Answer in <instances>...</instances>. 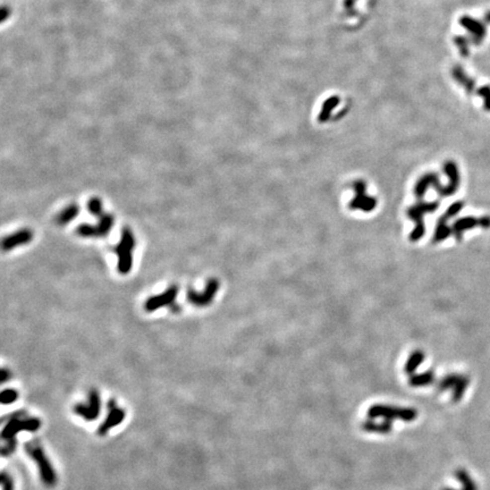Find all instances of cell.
Listing matches in <instances>:
<instances>
[{
	"mask_svg": "<svg viewBox=\"0 0 490 490\" xmlns=\"http://www.w3.org/2000/svg\"><path fill=\"white\" fill-rule=\"evenodd\" d=\"M24 449L27 455L35 462L39 470V476L42 484L48 488H52L57 485V475L52 468L49 459H48L45 451H43L39 441L32 440L27 441L24 445Z\"/></svg>",
	"mask_w": 490,
	"mask_h": 490,
	"instance_id": "cell-1",
	"label": "cell"
},
{
	"mask_svg": "<svg viewBox=\"0 0 490 490\" xmlns=\"http://www.w3.org/2000/svg\"><path fill=\"white\" fill-rule=\"evenodd\" d=\"M135 238L130 228H124L119 243L116 246L118 263L117 269L122 275H127L133 267V251L135 248Z\"/></svg>",
	"mask_w": 490,
	"mask_h": 490,
	"instance_id": "cell-2",
	"label": "cell"
},
{
	"mask_svg": "<svg viewBox=\"0 0 490 490\" xmlns=\"http://www.w3.org/2000/svg\"><path fill=\"white\" fill-rule=\"evenodd\" d=\"M417 414L419 413L413 408H397L384 404L372 405L368 409V416L370 419L383 417V419L389 421L402 420L405 421V422H411V421H414L416 419Z\"/></svg>",
	"mask_w": 490,
	"mask_h": 490,
	"instance_id": "cell-3",
	"label": "cell"
},
{
	"mask_svg": "<svg viewBox=\"0 0 490 490\" xmlns=\"http://www.w3.org/2000/svg\"><path fill=\"white\" fill-rule=\"evenodd\" d=\"M41 427V420L38 417H26V419H18V416H9L1 431L2 439L8 440L15 438V436L21 431L35 432Z\"/></svg>",
	"mask_w": 490,
	"mask_h": 490,
	"instance_id": "cell-4",
	"label": "cell"
},
{
	"mask_svg": "<svg viewBox=\"0 0 490 490\" xmlns=\"http://www.w3.org/2000/svg\"><path fill=\"white\" fill-rule=\"evenodd\" d=\"M114 217L110 214H103L100 217L97 225L82 224L76 228V233L82 238H104L109 234L114 226Z\"/></svg>",
	"mask_w": 490,
	"mask_h": 490,
	"instance_id": "cell-5",
	"label": "cell"
},
{
	"mask_svg": "<svg viewBox=\"0 0 490 490\" xmlns=\"http://www.w3.org/2000/svg\"><path fill=\"white\" fill-rule=\"evenodd\" d=\"M353 188L355 191V196L349 202V208L352 210H361L364 212H370L377 206V200L375 196L367 195V184L364 180H356L353 184Z\"/></svg>",
	"mask_w": 490,
	"mask_h": 490,
	"instance_id": "cell-6",
	"label": "cell"
},
{
	"mask_svg": "<svg viewBox=\"0 0 490 490\" xmlns=\"http://www.w3.org/2000/svg\"><path fill=\"white\" fill-rule=\"evenodd\" d=\"M219 280H217L216 278L209 279L203 292H196L190 288L186 294L187 301L195 307H207L214 301L217 292L219 290Z\"/></svg>",
	"mask_w": 490,
	"mask_h": 490,
	"instance_id": "cell-7",
	"label": "cell"
},
{
	"mask_svg": "<svg viewBox=\"0 0 490 490\" xmlns=\"http://www.w3.org/2000/svg\"><path fill=\"white\" fill-rule=\"evenodd\" d=\"M178 294V287L176 285H172V286L168 287L166 291L159 295H155L149 297L144 303V309L148 312H154L159 310L160 308L167 307V305H170L175 302L176 296Z\"/></svg>",
	"mask_w": 490,
	"mask_h": 490,
	"instance_id": "cell-8",
	"label": "cell"
},
{
	"mask_svg": "<svg viewBox=\"0 0 490 490\" xmlns=\"http://www.w3.org/2000/svg\"><path fill=\"white\" fill-rule=\"evenodd\" d=\"M444 171L445 174L447 175V177L449 179V183L447 185L441 186L439 191H437V193L439 194V196H449L453 195L457 191V188L460 186V171L459 168H457L456 163L454 162H446L444 163Z\"/></svg>",
	"mask_w": 490,
	"mask_h": 490,
	"instance_id": "cell-9",
	"label": "cell"
},
{
	"mask_svg": "<svg viewBox=\"0 0 490 490\" xmlns=\"http://www.w3.org/2000/svg\"><path fill=\"white\" fill-rule=\"evenodd\" d=\"M460 24L471 35V41L473 43L479 45L484 41L486 33H487V29H486V25L483 22L470 17V16H462L460 18Z\"/></svg>",
	"mask_w": 490,
	"mask_h": 490,
	"instance_id": "cell-10",
	"label": "cell"
},
{
	"mask_svg": "<svg viewBox=\"0 0 490 490\" xmlns=\"http://www.w3.org/2000/svg\"><path fill=\"white\" fill-rule=\"evenodd\" d=\"M32 239H33V233L29 228H24V230H19L17 232L13 233V234L6 236L2 240V250L3 251H10L13 248L17 246H22L24 244L30 243Z\"/></svg>",
	"mask_w": 490,
	"mask_h": 490,
	"instance_id": "cell-11",
	"label": "cell"
},
{
	"mask_svg": "<svg viewBox=\"0 0 490 490\" xmlns=\"http://www.w3.org/2000/svg\"><path fill=\"white\" fill-rule=\"evenodd\" d=\"M125 416H126V412L119 407L108 411L107 417L103 420V422L99 425L98 435L101 437L106 436L112 428H115L116 425L122 423L124 419H125Z\"/></svg>",
	"mask_w": 490,
	"mask_h": 490,
	"instance_id": "cell-12",
	"label": "cell"
},
{
	"mask_svg": "<svg viewBox=\"0 0 490 490\" xmlns=\"http://www.w3.org/2000/svg\"><path fill=\"white\" fill-rule=\"evenodd\" d=\"M441 184L439 180V176L435 172H427L423 176L417 179V182L414 186V194L416 198H423L424 194L427 193L429 187L436 188V191H439L441 188Z\"/></svg>",
	"mask_w": 490,
	"mask_h": 490,
	"instance_id": "cell-13",
	"label": "cell"
},
{
	"mask_svg": "<svg viewBox=\"0 0 490 490\" xmlns=\"http://www.w3.org/2000/svg\"><path fill=\"white\" fill-rule=\"evenodd\" d=\"M407 214L408 216V218L415 223L414 230H413L411 232V234H409V241H411V242H417V241H420L423 238L425 233V227L423 223L424 214L415 206V204L408 209Z\"/></svg>",
	"mask_w": 490,
	"mask_h": 490,
	"instance_id": "cell-14",
	"label": "cell"
},
{
	"mask_svg": "<svg viewBox=\"0 0 490 490\" xmlns=\"http://www.w3.org/2000/svg\"><path fill=\"white\" fill-rule=\"evenodd\" d=\"M478 225H479V219L475 218V217H464V218H460L454 223L452 227V234L457 241H461L463 239V234L465 231L475 228L478 226Z\"/></svg>",
	"mask_w": 490,
	"mask_h": 490,
	"instance_id": "cell-15",
	"label": "cell"
},
{
	"mask_svg": "<svg viewBox=\"0 0 490 490\" xmlns=\"http://www.w3.org/2000/svg\"><path fill=\"white\" fill-rule=\"evenodd\" d=\"M465 385H467V379L465 378H462L460 376H448L440 381L439 389L440 391H445V389H447L449 387L455 388V395H454V399H455V401H457L462 395V393H463Z\"/></svg>",
	"mask_w": 490,
	"mask_h": 490,
	"instance_id": "cell-16",
	"label": "cell"
},
{
	"mask_svg": "<svg viewBox=\"0 0 490 490\" xmlns=\"http://www.w3.org/2000/svg\"><path fill=\"white\" fill-rule=\"evenodd\" d=\"M452 74H453V78L455 79L456 81L459 82L465 90H467L468 93H472V92L476 90L475 80L469 78L467 73H465L464 70L461 66L454 67L453 71H452Z\"/></svg>",
	"mask_w": 490,
	"mask_h": 490,
	"instance_id": "cell-17",
	"label": "cell"
},
{
	"mask_svg": "<svg viewBox=\"0 0 490 490\" xmlns=\"http://www.w3.org/2000/svg\"><path fill=\"white\" fill-rule=\"evenodd\" d=\"M362 429L368 432L376 433H388L393 429V421L385 420L383 422H376L372 419L364 421L362 423Z\"/></svg>",
	"mask_w": 490,
	"mask_h": 490,
	"instance_id": "cell-18",
	"label": "cell"
},
{
	"mask_svg": "<svg viewBox=\"0 0 490 490\" xmlns=\"http://www.w3.org/2000/svg\"><path fill=\"white\" fill-rule=\"evenodd\" d=\"M448 218L445 215L441 216L438 219V223H437L436 230H435V235H433V243H440L445 241L446 239L449 238V235L452 234V228L448 227L447 225Z\"/></svg>",
	"mask_w": 490,
	"mask_h": 490,
	"instance_id": "cell-19",
	"label": "cell"
},
{
	"mask_svg": "<svg viewBox=\"0 0 490 490\" xmlns=\"http://www.w3.org/2000/svg\"><path fill=\"white\" fill-rule=\"evenodd\" d=\"M80 212V208L78 204H70L66 208H64L62 211L59 212L56 217V223L58 225H66L68 223H71L72 220H74L76 217H78Z\"/></svg>",
	"mask_w": 490,
	"mask_h": 490,
	"instance_id": "cell-20",
	"label": "cell"
},
{
	"mask_svg": "<svg viewBox=\"0 0 490 490\" xmlns=\"http://www.w3.org/2000/svg\"><path fill=\"white\" fill-rule=\"evenodd\" d=\"M424 357H425L424 353L421 351V349H416V351L412 352L411 355L408 356L407 363H405V367H404L405 373H408V375H411V376L414 375L416 369L419 368L421 363L423 362Z\"/></svg>",
	"mask_w": 490,
	"mask_h": 490,
	"instance_id": "cell-21",
	"label": "cell"
},
{
	"mask_svg": "<svg viewBox=\"0 0 490 490\" xmlns=\"http://www.w3.org/2000/svg\"><path fill=\"white\" fill-rule=\"evenodd\" d=\"M433 380H435V373H433L432 370H429L422 373H414V375H412L408 384L412 387H423L431 385Z\"/></svg>",
	"mask_w": 490,
	"mask_h": 490,
	"instance_id": "cell-22",
	"label": "cell"
},
{
	"mask_svg": "<svg viewBox=\"0 0 490 490\" xmlns=\"http://www.w3.org/2000/svg\"><path fill=\"white\" fill-rule=\"evenodd\" d=\"M338 103H339L338 97H331V98H329L328 100H326V101H325V103H324V106H323V109H321L320 114H319V117H318L319 122L320 123L327 122L329 117H330L332 109H334V108Z\"/></svg>",
	"mask_w": 490,
	"mask_h": 490,
	"instance_id": "cell-23",
	"label": "cell"
},
{
	"mask_svg": "<svg viewBox=\"0 0 490 490\" xmlns=\"http://www.w3.org/2000/svg\"><path fill=\"white\" fill-rule=\"evenodd\" d=\"M87 404L93 411L94 415L99 417L100 412H101V397H100V394L95 388L90 389L89 395H87Z\"/></svg>",
	"mask_w": 490,
	"mask_h": 490,
	"instance_id": "cell-24",
	"label": "cell"
},
{
	"mask_svg": "<svg viewBox=\"0 0 490 490\" xmlns=\"http://www.w3.org/2000/svg\"><path fill=\"white\" fill-rule=\"evenodd\" d=\"M73 411L76 415L82 417V419H84L85 421H95L98 419V417L94 415V413L91 409V408L89 407V404H84V403L75 404Z\"/></svg>",
	"mask_w": 490,
	"mask_h": 490,
	"instance_id": "cell-25",
	"label": "cell"
},
{
	"mask_svg": "<svg viewBox=\"0 0 490 490\" xmlns=\"http://www.w3.org/2000/svg\"><path fill=\"white\" fill-rule=\"evenodd\" d=\"M19 396L18 392L14 388H6L1 392V396H0V400H1V404L8 405V404H13L17 401Z\"/></svg>",
	"mask_w": 490,
	"mask_h": 490,
	"instance_id": "cell-26",
	"label": "cell"
},
{
	"mask_svg": "<svg viewBox=\"0 0 490 490\" xmlns=\"http://www.w3.org/2000/svg\"><path fill=\"white\" fill-rule=\"evenodd\" d=\"M87 210L91 215L95 217H101L103 215L102 201L99 198H91L87 202Z\"/></svg>",
	"mask_w": 490,
	"mask_h": 490,
	"instance_id": "cell-27",
	"label": "cell"
},
{
	"mask_svg": "<svg viewBox=\"0 0 490 490\" xmlns=\"http://www.w3.org/2000/svg\"><path fill=\"white\" fill-rule=\"evenodd\" d=\"M454 42H455V45L457 46V48H459L462 57H468L470 52L468 38L463 37V35H457V37L454 39Z\"/></svg>",
	"mask_w": 490,
	"mask_h": 490,
	"instance_id": "cell-28",
	"label": "cell"
},
{
	"mask_svg": "<svg viewBox=\"0 0 490 490\" xmlns=\"http://www.w3.org/2000/svg\"><path fill=\"white\" fill-rule=\"evenodd\" d=\"M415 206L420 209L423 214H429V212L436 211L439 207V203L433 201V202H424V201H419Z\"/></svg>",
	"mask_w": 490,
	"mask_h": 490,
	"instance_id": "cell-29",
	"label": "cell"
},
{
	"mask_svg": "<svg viewBox=\"0 0 490 490\" xmlns=\"http://www.w3.org/2000/svg\"><path fill=\"white\" fill-rule=\"evenodd\" d=\"M16 447H17V440H16V438L6 440V444L1 448V455L3 457L11 455L16 451Z\"/></svg>",
	"mask_w": 490,
	"mask_h": 490,
	"instance_id": "cell-30",
	"label": "cell"
},
{
	"mask_svg": "<svg viewBox=\"0 0 490 490\" xmlns=\"http://www.w3.org/2000/svg\"><path fill=\"white\" fill-rule=\"evenodd\" d=\"M464 207V202H462V201H456V202H454L452 206H449V208L447 209V211H446V214L445 216L447 217V218H452V217L454 216H456L459 212L463 209Z\"/></svg>",
	"mask_w": 490,
	"mask_h": 490,
	"instance_id": "cell-31",
	"label": "cell"
},
{
	"mask_svg": "<svg viewBox=\"0 0 490 490\" xmlns=\"http://www.w3.org/2000/svg\"><path fill=\"white\" fill-rule=\"evenodd\" d=\"M478 94L484 98V106L486 109L490 111V86L485 85L478 90Z\"/></svg>",
	"mask_w": 490,
	"mask_h": 490,
	"instance_id": "cell-32",
	"label": "cell"
},
{
	"mask_svg": "<svg viewBox=\"0 0 490 490\" xmlns=\"http://www.w3.org/2000/svg\"><path fill=\"white\" fill-rule=\"evenodd\" d=\"M1 486L2 490H14V480L9 473L6 471L1 472Z\"/></svg>",
	"mask_w": 490,
	"mask_h": 490,
	"instance_id": "cell-33",
	"label": "cell"
},
{
	"mask_svg": "<svg viewBox=\"0 0 490 490\" xmlns=\"http://www.w3.org/2000/svg\"><path fill=\"white\" fill-rule=\"evenodd\" d=\"M10 378H11V372L8 370V369L3 368L1 370V376H0V380H1V383L2 384L7 383V381L9 380Z\"/></svg>",
	"mask_w": 490,
	"mask_h": 490,
	"instance_id": "cell-34",
	"label": "cell"
},
{
	"mask_svg": "<svg viewBox=\"0 0 490 490\" xmlns=\"http://www.w3.org/2000/svg\"><path fill=\"white\" fill-rule=\"evenodd\" d=\"M479 226L483 228H489L490 227V217H483V218L479 219Z\"/></svg>",
	"mask_w": 490,
	"mask_h": 490,
	"instance_id": "cell-35",
	"label": "cell"
},
{
	"mask_svg": "<svg viewBox=\"0 0 490 490\" xmlns=\"http://www.w3.org/2000/svg\"><path fill=\"white\" fill-rule=\"evenodd\" d=\"M115 408H117V403H116V401L114 399H111V400L108 401V403H107V409H108V411H110V409Z\"/></svg>",
	"mask_w": 490,
	"mask_h": 490,
	"instance_id": "cell-36",
	"label": "cell"
},
{
	"mask_svg": "<svg viewBox=\"0 0 490 490\" xmlns=\"http://www.w3.org/2000/svg\"><path fill=\"white\" fill-rule=\"evenodd\" d=\"M8 14H10V10L8 9L7 7H3L2 10H1V18H2V21H5V19L8 17Z\"/></svg>",
	"mask_w": 490,
	"mask_h": 490,
	"instance_id": "cell-37",
	"label": "cell"
},
{
	"mask_svg": "<svg viewBox=\"0 0 490 490\" xmlns=\"http://www.w3.org/2000/svg\"><path fill=\"white\" fill-rule=\"evenodd\" d=\"M485 19H486V22L490 23V11H488V13L486 14V16H485Z\"/></svg>",
	"mask_w": 490,
	"mask_h": 490,
	"instance_id": "cell-38",
	"label": "cell"
}]
</instances>
